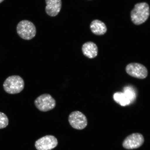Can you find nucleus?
Wrapping results in <instances>:
<instances>
[{"instance_id": "obj_1", "label": "nucleus", "mask_w": 150, "mask_h": 150, "mask_svg": "<svg viewBox=\"0 0 150 150\" xmlns=\"http://www.w3.org/2000/svg\"><path fill=\"white\" fill-rule=\"evenodd\" d=\"M149 16V6L145 2L137 4L131 12V21L137 25L144 23L147 20Z\"/></svg>"}, {"instance_id": "obj_2", "label": "nucleus", "mask_w": 150, "mask_h": 150, "mask_svg": "<svg viewBox=\"0 0 150 150\" xmlns=\"http://www.w3.org/2000/svg\"><path fill=\"white\" fill-rule=\"evenodd\" d=\"M25 83L21 77L13 75L7 78L4 82L3 87L4 91L10 94L19 93L23 91Z\"/></svg>"}, {"instance_id": "obj_3", "label": "nucleus", "mask_w": 150, "mask_h": 150, "mask_svg": "<svg viewBox=\"0 0 150 150\" xmlns=\"http://www.w3.org/2000/svg\"><path fill=\"white\" fill-rule=\"evenodd\" d=\"M17 32L21 38L26 40H30L36 35V29L32 22L28 20L20 22L17 26Z\"/></svg>"}, {"instance_id": "obj_4", "label": "nucleus", "mask_w": 150, "mask_h": 150, "mask_svg": "<svg viewBox=\"0 0 150 150\" xmlns=\"http://www.w3.org/2000/svg\"><path fill=\"white\" fill-rule=\"evenodd\" d=\"M34 104L35 107L40 111L46 112L55 107L56 101L49 94H43L35 99Z\"/></svg>"}, {"instance_id": "obj_5", "label": "nucleus", "mask_w": 150, "mask_h": 150, "mask_svg": "<svg viewBox=\"0 0 150 150\" xmlns=\"http://www.w3.org/2000/svg\"><path fill=\"white\" fill-rule=\"evenodd\" d=\"M125 71L129 76L138 79H144L148 75L147 68L145 66L139 63L129 64L125 67Z\"/></svg>"}, {"instance_id": "obj_6", "label": "nucleus", "mask_w": 150, "mask_h": 150, "mask_svg": "<svg viewBox=\"0 0 150 150\" xmlns=\"http://www.w3.org/2000/svg\"><path fill=\"white\" fill-rule=\"evenodd\" d=\"M68 120L71 126L77 130H82L87 127L88 124L86 116L79 111L71 112L69 115Z\"/></svg>"}, {"instance_id": "obj_7", "label": "nucleus", "mask_w": 150, "mask_h": 150, "mask_svg": "<svg viewBox=\"0 0 150 150\" xmlns=\"http://www.w3.org/2000/svg\"><path fill=\"white\" fill-rule=\"evenodd\" d=\"M143 135L140 133H134L127 137L123 142L122 145L125 149L131 150L138 149L144 143Z\"/></svg>"}, {"instance_id": "obj_8", "label": "nucleus", "mask_w": 150, "mask_h": 150, "mask_svg": "<svg viewBox=\"0 0 150 150\" xmlns=\"http://www.w3.org/2000/svg\"><path fill=\"white\" fill-rule=\"evenodd\" d=\"M58 141L55 137L47 135L38 140L35 147L38 150H51L57 146Z\"/></svg>"}, {"instance_id": "obj_9", "label": "nucleus", "mask_w": 150, "mask_h": 150, "mask_svg": "<svg viewBox=\"0 0 150 150\" xmlns=\"http://www.w3.org/2000/svg\"><path fill=\"white\" fill-rule=\"evenodd\" d=\"M45 1L46 13L52 17L57 16L61 10V0H45Z\"/></svg>"}, {"instance_id": "obj_10", "label": "nucleus", "mask_w": 150, "mask_h": 150, "mask_svg": "<svg viewBox=\"0 0 150 150\" xmlns=\"http://www.w3.org/2000/svg\"><path fill=\"white\" fill-rule=\"evenodd\" d=\"M82 50L83 55L90 59H93L98 55V47L96 44L92 42L84 43L82 46Z\"/></svg>"}, {"instance_id": "obj_11", "label": "nucleus", "mask_w": 150, "mask_h": 150, "mask_svg": "<svg viewBox=\"0 0 150 150\" xmlns=\"http://www.w3.org/2000/svg\"><path fill=\"white\" fill-rule=\"evenodd\" d=\"M92 33L97 35H104L107 30L106 26L104 22L98 20L93 21L90 25Z\"/></svg>"}, {"instance_id": "obj_12", "label": "nucleus", "mask_w": 150, "mask_h": 150, "mask_svg": "<svg viewBox=\"0 0 150 150\" xmlns=\"http://www.w3.org/2000/svg\"><path fill=\"white\" fill-rule=\"evenodd\" d=\"M113 98L115 102L121 106L128 105L131 103L130 100L123 93L117 92L114 93Z\"/></svg>"}, {"instance_id": "obj_13", "label": "nucleus", "mask_w": 150, "mask_h": 150, "mask_svg": "<svg viewBox=\"0 0 150 150\" xmlns=\"http://www.w3.org/2000/svg\"><path fill=\"white\" fill-rule=\"evenodd\" d=\"M123 93L130 100L131 103L135 100L136 97V93L132 88L130 87H125L124 89Z\"/></svg>"}, {"instance_id": "obj_14", "label": "nucleus", "mask_w": 150, "mask_h": 150, "mask_svg": "<svg viewBox=\"0 0 150 150\" xmlns=\"http://www.w3.org/2000/svg\"><path fill=\"white\" fill-rule=\"evenodd\" d=\"M9 120L7 115L0 112V129L5 128L8 125Z\"/></svg>"}, {"instance_id": "obj_15", "label": "nucleus", "mask_w": 150, "mask_h": 150, "mask_svg": "<svg viewBox=\"0 0 150 150\" xmlns=\"http://www.w3.org/2000/svg\"><path fill=\"white\" fill-rule=\"evenodd\" d=\"M4 0H0V3L2 2L3 1H4Z\"/></svg>"}]
</instances>
